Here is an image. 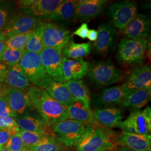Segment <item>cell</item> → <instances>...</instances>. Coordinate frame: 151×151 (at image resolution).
Returning a JSON list of instances; mask_svg holds the SVG:
<instances>
[{
    "label": "cell",
    "mask_w": 151,
    "mask_h": 151,
    "mask_svg": "<svg viewBox=\"0 0 151 151\" xmlns=\"http://www.w3.org/2000/svg\"><path fill=\"white\" fill-rule=\"evenodd\" d=\"M138 6L134 1L115 2L108 7V16L116 29L123 30L137 13Z\"/></svg>",
    "instance_id": "cell-8"
},
{
    "label": "cell",
    "mask_w": 151,
    "mask_h": 151,
    "mask_svg": "<svg viewBox=\"0 0 151 151\" xmlns=\"http://www.w3.org/2000/svg\"><path fill=\"white\" fill-rule=\"evenodd\" d=\"M77 1H63L49 16L48 19L53 22H68L75 18Z\"/></svg>",
    "instance_id": "cell-26"
},
{
    "label": "cell",
    "mask_w": 151,
    "mask_h": 151,
    "mask_svg": "<svg viewBox=\"0 0 151 151\" xmlns=\"http://www.w3.org/2000/svg\"><path fill=\"white\" fill-rule=\"evenodd\" d=\"M151 17L137 13L123 30L125 38L133 39H147L151 31Z\"/></svg>",
    "instance_id": "cell-17"
},
{
    "label": "cell",
    "mask_w": 151,
    "mask_h": 151,
    "mask_svg": "<svg viewBox=\"0 0 151 151\" xmlns=\"http://www.w3.org/2000/svg\"><path fill=\"white\" fill-rule=\"evenodd\" d=\"M15 134H16L11 130L0 128V148L5 147L11 137Z\"/></svg>",
    "instance_id": "cell-38"
},
{
    "label": "cell",
    "mask_w": 151,
    "mask_h": 151,
    "mask_svg": "<svg viewBox=\"0 0 151 151\" xmlns=\"http://www.w3.org/2000/svg\"><path fill=\"white\" fill-rule=\"evenodd\" d=\"M72 37L70 31L53 22H45L43 35V48H63Z\"/></svg>",
    "instance_id": "cell-10"
},
{
    "label": "cell",
    "mask_w": 151,
    "mask_h": 151,
    "mask_svg": "<svg viewBox=\"0 0 151 151\" xmlns=\"http://www.w3.org/2000/svg\"><path fill=\"white\" fill-rule=\"evenodd\" d=\"M88 124L67 119L54 125L51 129L54 136L64 147H70L83 135Z\"/></svg>",
    "instance_id": "cell-6"
},
{
    "label": "cell",
    "mask_w": 151,
    "mask_h": 151,
    "mask_svg": "<svg viewBox=\"0 0 151 151\" xmlns=\"http://www.w3.org/2000/svg\"><path fill=\"white\" fill-rule=\"evenodd\" d=\"M70 93L76 100L90 106V96L88 88L82 80H71L65 82Z\"/></svg>",
    "instance_id": "cell-29"
},
{
    "label": "cell",
    "mask_w": 151,
    "mask_h": 151,
    "mask_svg": "<svg viewBox=\"0 0 151 151\" xmlns=\"http://www.w3.org/2000/svg\"><path fill=\"white\" fill-rule=\"evenodd\" d=\"M20 136L22 143L27 148V151H30L33 148L43 136L44 133H37V132H30L20 130L18 133Z\"/></svg>",
    "instance_id": "cell-34"
},
{
    "label": "cell",
    "mask_w": 151,
    "mask_h": 151,
    "mask_svg": "<svg viewBox=\"0 0 151 151\" xmlns=\"http://www.w3.org/2000/svg\"><path fill=\"white\" fill-rule=\"evenodd\" d=\"M5 147L11 151H28L18 133L11 137Z\"/></svg>",
    "instance_id": "cell-35"
},
{
    "label": "cell",
    "mask_w": 151,
    "mask_h": 151,
    "mask_svg": "<svg viewBox=\"0 0 151 151\" xmlns=\"http://www.w3.org/2000/svg\"><path fill=\"white\" fill-rule=\"evenodd\" d=\"M148 44V39L123 38L118 45L115 54L116 60L127 65L140 64L145 58Z\"/></svg>",
    "instance_id": "cell-4"
},
{
    "label": "cell",
    "mask_w": 151,
    "mask_h": 151,
    "mask_svg": "<svg viewBox=\"0 0 151 151\" xmlns=\"http://www.w3.org/2000/svg\"><path fill=\"white\" fill-rule=\"evenodd\" d=\"M0 151H11L10 150H8V149H7L6 147H2V148H0Z\"/></svg>",
    "instance_id": "cell-47"
},
{
    "label": "cell",
    "mask_w": 151,
    "mask_h": 151,
    "mask_svg": "<svg viewBox=\"0 0 151 151\" xmlns=\"http://www.w3.org/2000/svg\"><path fill=\"white\" fill-rule=\"evenodd\" d=\"M2 95L17 115L25 114L30 109L33 108L27 92L9 87L6 88Z\"/></svg>",
    "instance_id": "cell-18"
},
{
    "label": "cell",
    "mask_w": 151,
    "mask_h": 151,
    "mask_svg": "<svg viewBox=\"0 0 151 151\" xmlns=\"http://www.w3.org/2000/svg\"><path fill=\"white\" fill-rule=\"evenodd\" d=\"M25 50H17L6 48L2 55L1 60L6 65L12 67L19 63Z\"/></svg>",
    "instance_id": "cell-33"
},
{
    "label": "cell",
    "mask_w": 151,
    "mask_h": 151,
    "mask_svg": "<svg viewBox=\"0 0 151 151\" xmlns=\"http://www.w3.org/2000/svg\"><path fill=\"white\" fill-rule=\"evenodd\" d=\"M0 116L12 117L16 119L17 115L11 109L6 100L5 97L0 95Z\"/></svg>",
    "instance_id": "cell-37"
},
{
    "label": "cell",
    "mask_w": 151,
    "mask_h": 151,
    "mask_svg": "<svg viewBox=\"0 0 151 151\" xmlns=\"http://www.w3.org/2000/svg\"><path fill=\"white\" fill-rule=\"evenodd\" d=\"M121 86L128 91L151 88L150 67L144 65L136 67L131 71Z\"/></svg>",
    "instance_id": "cell-15"
},
{
    "label": "cell",
    "mask_w": 151,
    "mask_h": 151,
    "mask_svg": "<svg viewBox=\"0 0 151 151\" xmlns=\"http://www.w3.org/2000/svg\"><path fill=\"white\" fill-rule=\"evenodd\" d=\"M7 12L4 9L0 7V31L6 24L7 20Z\"/></svg>",
    "instance_id": "cell-40"
},
{
    "label": "cell",
    "mask_w": 151,
    "mask_h": 151,
    "mask_svg": "<svg viewBox=\"0 0 151 151\" xmlns=\"http://www.w3.org/2000/svg\"><path fill=\"white\" fill-rule=\"evenodd\" d=\"M151 99V88L130 92L125 97L118 107L131 112L141 110L150 103Z\"/></svg>",
    "instance_id": "cell-22"
},
{
    "label": "cell",
    "mask_w": 151,
    "mask_h": 151,
    "mask_svg": "<svg viewBox=\"0 0 151 151\" xmlns=\"http://www.w3.org/2000/svg\"><path fill=\"white\" fill-rule=\"evenodd\" d=\"M130 92L126 91L121 85L106 87L92 97V104L95 109L119 106Z\"/></svg>",
    "instance_id": "cell-12"
},
{
    "label": "cell",
    "mask_w": 151,
    "mask_h": 151,
    "mask_svg": "<svg viewBox=\"0 0 151 151\" xmlns=\"http://www.w3.org/2000/svg\"><path fill=\"white\" fill-rule=\"evenodd\" d=\"M6 68L4 65L0 67V82H4L5 81Z\"/></svg>",
    "instance_id": "cell-42"
},
{
    "label": "cell",
    "mask_w": 151,
    "mask_h": 151,
    "mask_svg": "<svg viewBox=\"0 0 151 151\" xmlns=\"http://www.w3.org/2000/svg\"><path fill=\"white\" fill-rule=\"evenodd\" d=\"M16 120L20 129L24 131L48 134L47 130L50 128L41 116L29 114L17 116Z\"/></svg>",
    "instance_id": "cell-24"
},
{
    "label": "cell",
    "mask_w": 151,
    "mask_h": 151,
    "mask_svg": "<svg viewBox=\"0 0 151 151\" xmlns=\"http://www.w3.org/2000/svg\"><path fill=\"white\" fill-rule=\"evenodd\" d=\"M27 93L33 108L50 128L69 119L67 108L56 101L43 89L30 86Z\"/></svg>",
    "instance_id": "cell-1"
},
{
    "label": "cell",
    "mask_w": 151,
    "mask_h": 151,
    "mask_svg": "<svg viewBox=\"0 0 151 151\" xmlns=\"http://www.w3.org/2000/svg\"><path fill=\"white\" fill-rule=\"evenodd\" d=\"M99 125L88 124L86 130L74 145L77 151H107L117 149L111 138V133Z\"/></svg>",
    "instance_id": "cell-2"
},
{
    "label": "cell",
    "mask_w": 151,
    "mask_h": 151,
    "mask_svg": "<svg viewBox=\"0 0 151 151\" xmlns=\"http://www.w3.org/2000/svg\"><path fill=\"white\" fill-rule=\"evenodd\" d=\"M2 65H1V64H0V67H2Z\"/></svg>",
    "instance_id": "cell-49"
},
{
    "label": "cell",
    "mask_w": 151,
    "mask_h": 151,
    "mask_svg": "<svg viewBox=\"0 0 151 151\" xmlns=\"http://www.w3.org/2000/svg\"><path fill=\"white\" fill-rule=\"evenodd\" d=\"M63 0H24L19 2L23 11L37 18L38 20L48 19Z\"/></svg>",
    "instance_id": "cell-14"
},
{
    "label": "cell",
    "mask_w": 151,
    "mask_h": 151,
    "mask_svg": "<svg viewBox=\"0 0 151 151\" xmlns=\"http://www.w3.org/2000/svg\"><path fill=\"white\" fill-rule=\"evenodd\" d=\"M97 39L93 44L96 53L106 57L115 48L117 38L116 29L110 22H104L98 27Z\"/></svg>",
    "instance_id": "cell-11"
},
{
    "label": "cell",
    "mask_w": 151,
    "mask_h": 151,
    "mask_svg": "<svg viewBox=\"0 0 151 151\" xmlns=\"http://www.w3.org/2000/svg\"><path fill=\"white\" fill-rule=\"evenodd\" d=\"M88 64L82 58L68 59L63 57L62 71L65 82L83 78L87 75Z\"/></svg>",
    "instance_id": "cell-21"
},
{
    "label": "cell",
    "mask_w": 151,
    "mask_h": 151,
    "mask_svg": "<svg viewBox=\"0 0 151 151\" xmlns=\"http://www.w3.org/2000/svg\"><path fill=\"white\" fill-rule=\"evenodd\" d=\"M93 44L90 42L83 43H76L73 39L65 44L62 48V55L68 59H79L91 53Z\"/></svg>",
    "instance_id": "cell-28"
},
{
    "label": "cell",
    "mask_w": 151,
    "mask_h": 151,
    "mask_svg": "<svg viewBox=\"0 0 151 151\" xmlns=\"http://www.w3.org/2000/svg\"><path fill=\"white\" fill-rule=\"evenodd\" d=\"M118 128L128 133L151 135V107L132 111L127 119L121 122Z\"/></svg>",
    "instance_id": "cell-7"
},
{
    "label": "cell",
    "mask_w": 151,
    "mask_h": 151,
    "mask_svg": "<svg viewBox=\"0 0 151 151\" xmlns=\"http://www.w3.org/2000/svg\"><path fill=\"white\" fill-rule=\"evenodd\" d=\"M63 147L54 135L45 134L30 151H62Z\"/></svg>",
    "instance_id": "cell-31"
},
{
    "label": "cell",
    "mask_w": 151,
    "mask_h": 151,
    "mask_svg": "<svg viewBox=\"0 0 151 151\" xmlns=\"http://www.w3.org/2000/svg\"><path fill=\"white\" fill-rule=\"evenodd\" d=\"M2 93H3V92H0V95H1V94H2Z\"/></svg>",
    "instance_id": "cell-50"
},
{
    "label": "cell",
    "mask_w": 151,
    "mask_h": 151,
    "mask_svg": "<svg viewBox=\"0 0 151 151\" xmlns=\"http://www.w3.org/2000/svg\"><path fill=\"white\" fill-rule=\"evenodd\" d=\"M4 82L11 88L22 91L27 90L31 86L30 81L19 64L6 70Z\"/></svg>",
    "instance_id": "cell-27"
},
{
    "label": "cell",
    "mask_w": 151,
    "mask_h": 151,
    "mask_svg": "<svg viewBox=\"0 0 151 151\" xmlns=\"http://www.w3.org/2000/svg\"><path fill=\"white\" fill-rule=\"evenodd\" d=\"M69 119L81 122L92 126H97V123L92 115L90 106L82 101L76 100L67 108Z\"/></svg>",
    "instance_id": "cell-23"
},
{
    "label": "cell",
    "mask_w": 151,
    "mask_h": 151,
    "mask_svg": "<svg viewBox=\"0 0 151 151\" xmlns=\"http://www.w3.org/2000/svg\"><path fill=\"white\" fill-rule=\"evenodd\" d=\"M44 24L45 22L39 21L37 26L34 29L26 46V51L37 54H40L41 53L44 48L43 35Z\"/></svg>",
    "instance_id": "cell-30"
},
{
    "label": "cell",
    "mask_w": 151,
    "mask_h": 151,
    "mask_svg": "<svg viewBox=\"0 0 151 151\" xmlns=\"http://www.w3.org/2000/svg\"><path fill=\"white\" fill-rule=\"evenodd\" d=\"M6 45L5 42L4 40H1L0 41V61L1 60L2 55L4 53V51L6 49Z\"/></svg>",
    "instance_id": "cell-43"
},
{
    "label": "cell",
    "mask_w": 151,
    "mask_h": 151,
    "mask_svg": "<svg viewBox=\"0 0 151 151\" xmlns=\"http://www.w3.org/2000/svg\"><path fill=\"white\" fill-rule=\"evenodd\" d=\"M33 30L25 34H20L11 38H7L5 41L6 47L17 50H25L26 46L30 38Z\"/></svg>",
    "instance_id": "cell-32"
},
{
    "label": "cell",
    "mask_w": 151,
    "mask_h": 151,
    "mask_svg": "<svg viewBox=\"0 0 151 151\" xmlns=\"http://www.w3.org/2000/svg\"><path fill=\"white\" fill-rule=\"evenodd\" d=\"M116 151H133L131 150H130L129 148L124 147V146H119L118 148Z\"/></svg>",
    "instance_id": "cell-44"
},
{
    "label": "cell",
    "mask_w": 151,
    "mask_h": 151,
    "mask_svg": "<svg viewBox=\"0 0 151 151\" xmlns=\"http://www.w3.org/2000/svg\"><path fill=\"white\" fill-rule=\"evenodd\" d=\"M98 35V32L97 30L94 29L89 30L87 38L91 42H95L96 40Z\"/></svg>",
    "instance_id": "cell-41"
},
{
    "label": "cell",
    "mask_w": 151,
    "mask_h": 151,
    "mask_svg": "<svg viewBox=\"0 0 151 151\" xmlns=\"http://www.w3.org/2000/svg\"><path fill=\"white\" fill-rule=\"evenodd\" d=\"M0 128L9 130L17 134L20 132V128L16 122V119L12 117L0 116Z\"/></svg>",
    "instance_id": "cell-36"
},
{
    "label": "cell",
    "mask_w": 151,
    "mask_h": 151,
    "mask_svg": "<svg viewBox=\"0 0 151 151\" xmlns=\"http://www.w3.org/2000/svg\"><path fill=\"white\" fill-rule=\"evenodd\" d=\"M114 142L133 151H151V135L138 134L122 131L115 136Z\"/></svg>",
    "instance_id": "cell-16"
},
{
    "label": "cell",
    "mask_w": 151,
    "mask_h": 151,
    "mask_svg": "<svg viewBox=\"0 0 151 151\" xmlns=\"http://www.w3.org/2000/svg\"><path fill=\"white\" fill-rule=\"evenodd\" d=\"M89 32V29L88 27L87 24L86 22L82 23L81 26L73 32V34L80 37L82 39H86L88 36V34Z\"/></svg>",
    "instance_id": "cell-39"
},
{
    "label": "cell",
    "mask_w": 151,
    "mask_h": 151,
    "mask_svg": "<svg viewBox=\"0 0 151 151\" xmlns=\"http://www.w3.org/2000/svg\"><path fill=\"white\" fill-rule=\"evenodd\" d=\"M117 150V149H116ZM116 150H113V151H116Z\"/></svg>",
    "instance_id": "cell-48"
},
{
    "label": "cell",
    "mask_w": 151,
    "mask_h": 151,
    "mask_svg": "<svg viewBox=\"0 0 151 151\" xmlns=\"http://www.w3.org/2000/svg\"><path fill=\"white\" fill-rule=\"evenodd\" d=\"M19 65L34 86L44 90L52 81L42 65L39 54L25 51Z\"/></svg>",
    "instance_id": "cell-3"
},
{
    "label": "cell",
    "mask_w": 151,
    "mask_h": 151,
    "mask_svg": "<svg viewBox=\"0 0 151 151\" xmlns=\"http://www.w3.org/2000/svg\"><path fill=\"white\" fill-rule=\"evenodd\" d=\"M87 75L96 86L105 87L119 82L123 74L111 60H107L88 64Z\"/></svg>",
    "instance_id": "cell-5"
},
{
    "label": "cell",
    "mask_w": 151,
    "mask_h": 151,
    "mask_svg": "<svg viewBox=\"0 0 151 151\" xmlns=\"http://www.w3.org/2000/svg\"><path fill=\"white\" fill-rule=\"evenodd\" d=\"M92 115L98 124L108 129L118 127L124 118L122 110L118 106L95 109Z\"/></svg>",
    "instance_id": "cell-20"
},
{
    "label": "cell",
    "mask_w": 151,
    "mask_h": 151,
    "mask_svg": "<svg viewBox=\"0 0 151 151\" xmlns=\"http://www.w3.org/2000/svg\"><path fill=\"white\" fill-rule=\"evenodd\" d=\"M44 90L56 101L66 108L76 100L65 82L52 80Z\"/></svg>",
    "instance_id": "cell-25"
},
{
    "label": "cell",
    "mask_w": 151,
    "mask_h": 151,
    "mask_svg": "<svg viewBox=\"0 0 151 151\" xmlns=\"http://www.w3.org/2000/svg\"><path fill=\"white\" fill-rule=\"evenodd\" d=\"M5 88V87H4V85L2 84V82H0V92H3Z\"/></svg>",
    "instance_id": "cell-45"
},
{
    "label": "cell",
    "mask_w": 151,
    "mask_h": 151,
    "mask_svg": "<svg viewBox=\"0 0 151 151\" xmlns=\"http://www.w3.org/2000/svg\"><path fill=\"white\" fill-rule=\"evenodd\" d=\"M1 40H4V36L2 31H0V41Z\"/></svg>",
    "instance_id": "cell-46"
},
{
    "label": "cell",
    "mask_w": 151,
    "mask_h": 151,
    "mask_svg": "<svg viewBox=\"0 0 151 151\" xmlns=\"http://www.w3.org/2000/svg\"><path fill=\"white\" fill-rule=\"evenodd\" d=\"M40 55L42 65L52 80L65 82L62 71V48H44Z\"/></svg>",
    "instance_id": "cell-9"
},
{
    "label": "cell",
    "mask_w": 151,
    "mask_h": 151,
    "mask_svg": "<svg viewBox=\"0 0 151 151\" xmlns=\"http://www.w3.org/2000/svg\"><path fill=\"white\" fill-rule=\"evenodd\" d=\"M107 2L106 0L77 1L75 19L85 22L97 17L103 12Z\"/></svg>",
    "instance_id": "cell-19"
},
{
    "label": "cell",
    "mask_w": 151,
    "mask_h": 151,
    "mask_svg": "<svg viewBox=\"0 0 151 151\" xmlns=\"http://www.w3.org/2000/svg\"><path fill=\"white\" fill-rule=\"evenodd\" d=\"M39 20L37 18L22 11L13 17L8 22L3 32L4 41L7 38L25 34L32 30Z\"/></svg>",
    "instance_id": "cell-13"
}]
</instances>
